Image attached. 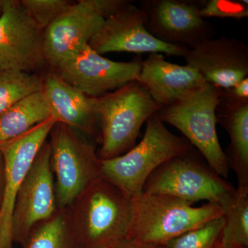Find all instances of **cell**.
<instances>
[{"label": "cell", "mask_w": 248, "mask_h": 248, "mask_svg": "<svg viewBox=\"0 0 248 248\" xmlns=\"http://www.w3.org/2000/svg\"><path fill=\"white\" fill-rule=\"evenodd\" d=\"M133 211V200L101 176L68 208L73 231L84 248H115L126 239Z\"/></svg>", "instance_id": "obj_1"}, {"label": "cell", "mask_w": 248, "mask_h": 248, "mask_svg": "<svg viewBox=\"0 0 248 248\" xmlns=\"http://www.w3.org/2000/svg\"><path fill=\"white\" fill-rule=\"evenodd\" d=\"M193 148L184 137L171 133L156 112L147 121L138 145L121 156L101 160L100 176L133 200L141 195L145 182L159 166Z\"/></svg>", "instance_id": "obj_2"}, {"label": "cell", "mask_w": 248, "mask_h": 248, "mask_svg": "<svg viewBox=\"0 0 248 248\" xmlns=\"http://www.w3.org/2000/svg\"><path fill=\"white\" fill-rule=\"evenodd\" d=\"M133 218L127 239L140 244L164 246L223 215L219 205L200 207L169 195L142 193L133 200Z\"/></svg>", "instance_id": "obj_3"}, {"label": "cell", "mask_w": 248, "mask_h": 248, "mask_svg": "<svg viewBox=\"0 0 248 248\" xmlns=\"http://www.w3.org/2000/svg\"><path fill=\"white\" fill-rule=\"evenodd\" d=\"M94 99L102 132L101 160L130 151L135 146L143 124L161 108L138 81Z\"/></svg>", "instance_id": "obj_4"}, {"label": "cell", "mask_w": 248, "mask_h": 248, "mask_svg": "<svg viewBox=\"0 0 248 248\" xmlns=\"http://www.w3.org/2000/svg\"><path fill=\"white\" fill-rule=\"evenodd\" d=\"M235 191L232 185L199 157L193 148L155 170L145 182L142 193L169 195L192 205L207 201L223 209Z\"/></svg>", "instance_id": "obj_5"}, {"label": "cell", "mask_w": 248, "mask_h": 248, "mask_svg": "<svg viewBox=\"0 0 248 248\" xmlns=\"http://www.w3.org/2000/svg\"><path fill=\"white\" fill-rule=\"evenodd\" d=\"M221 89L204 85L157 112L160 120L182 133L220 177H228L230 169L217 133L216 109Z\"/></svg>", "instance_id": "obj_6"}, {"label": "cell", "mask_w": 248, "mask_h": 248, "mask_svg": "<svg viewBox=\"0 0 248 248\" xmlns=\"http://www.w3.org/2000/svg\"><path fill=\"white\" fill-rule=\"evenodd\" d=\"M50 164L55 175V195L59 210L71 206L78 196L100 177L101 159L93 144L76 129L56 123L51 132Z\"/></svg>", "instance_id": "obj_7"}, {"label": "cell", "mask_w": 248, "mask_h": 248, "mask_svg": "<svg viewBox=\"0 0 248 248\" xmlns=\"http://www.w3.org/2000/svg\"><path fill=\"white\" fill-rule=\"evenodd\" d=\"M126 0H80L43 31L46 63L55 68L90 41Z\"/></svg>", "instance_id": "obj_8"}, {"label": "cell", "mask_w": 248, "mask_h": 248, "mask_svg": "<svg viewBox=\"0 0 248 248\" xmlns=\"http://www.w3.org/2000/svg\"><path fill=\"white\" fill-rule=\"evenodd\" d=\"M142 61L141 55L130 62L112 61L85 45L55 68V75L89 97L98 98L140 81Z\"/></svg>", "instance_id": "obj_9"}, {"label": "cell", "mask_w": 248, "mask_h": 248, "mask_svg": "<svg viewBox=\"0 0 248 248\" xmlns=\"http://www.w3.org/2000/svg\"><path fill=\"white\" fill-rule=\"evenodd\" d=\"M58 210L50 144L46 142L16 196L11 219L14 243L25 244L32 230L53 217Z\"/></svg>", "instance_id": "obj_10"}, {"label": "cell", "mask_w": 248, "mask_h": 248, "mask_svg": "<svg viewBox=\"0 0 248 248\" xmlns=\"http://www.w3.org/2000/svg\"><path fill=\"white\" fill-rule=\"evenodd\" d=\"M204 1L144 0L140 7L146 15L147 30L168 45L187 50L213 38L216 33L211 23L200 14Z\"/></svg>", "instance_id": "obj_11"}, {"label": "cell", "mask_w": 248, "mask_h": 248, "mask_svg": "<svg viewBox=\"0 0 248 248\" xmlns=\"http://www.w3.org/2000/svg\"><path fill=\"white\" fill-rule=\"evenodd\" d=\"M146 15L141 7L128 1L106 19L102 28L90 41L97 53H165L184 57L187 49L168 45L155 38L147 30Z\"/></svg>", "instance_id": "obj_12"}, {"label": "cell", "mask_w": 248, "mask_h": 248, "mask_svg": "<svg viewBox=\"0 0 248 248\" xmlns=\"http://www.w3.org/2000/svg\"><path fill=\"white\" fill-rule=\"evenodd\" d=\"M45 63L43 31L20 1L5 0L0 13V70L34 73Z\"/></svg>", "instance_id": "obj_13"}, {"label": "cell", "mask_w": 248, "mask_h": 248, "mask_svg": "<svg viewBox=\"0 0 248 248\" xmlns=\"http://www.w3.org/2000/svg\"><path fill=\"white\" fill-rule=\"evenodd\" d=\"M57 122L53 118L0 146L5 162V184L0 208V248H13L11 219L18 190L36 156Z\"/></svg>", "instance_id": "obj_14"}, {"label": "cell", "mask_w": 248, "mask_h": 248, "mask_svg": "<svg viewBox=\"0 0 248 248\" xmlns=\"http://www.w3.org/2000/svg\"><path fill=\"white\" fill-rule=\"evenodd\" d=\"M183 58L208 84L227 89L248 77V46L222 35L200 42Z\"/></svg>", "instance_id": "obj_15"}, {"label": "cell", "mask_w": 248, "mask_h": 248, "mask_svg": "<svg viewBox=\"0 0 248 248\" xmlns=\"http://www.w3.org/2000/svg\"><path fill=\"white\" fill-rule=\"evenodd\" d=\"M140 82L161 108L173 105L207 84L195 68L166 61L161 53L150 54L142 61Z\"/></svg>", "instance_id": "obj_16"}, {"label": "cell", "mask_w": 248, "mask_h": 248, "mask_svg": "<svg viewBox=\"0 0 248 248\" xmlns=\"http://www.w3.org/2000/svg\"><path fill=\"white\" fill-rule=\"evenodd\" d=\"M43 91L51 118L83 133L93 134L98 122L94 98L90 97L55 74L44 79Z\"/></svg>", "instance_id": "obj_17"}, {"label": "cell", "mask_w": 248, "mask_h": 248, "mask_svg": "<svg viewBox=\"0 0 248 248\" xmlns=\"http://www.w3.org/2000/svg\"><path fill=\"white\" fill-rule=\"evenodd\" d=\"M216 117L231 140L224 152L228 167L236 173L238 186H248V102H235L219 94Z\"/></svg>", "instance_id": "obj_18"}, {"label": "cell", "mask_w": 248, "mask_h": 248, "mask_svg": "<svg viewBox=\"0 0 248 248\" xmlns=\"http://www.w3.org/2000/svg\"><path fill=\"white\" fill-rule=\"evenodd\" d=\"M50 118L43 90L21 99L0 115V146Z\"/></svg>", "instance_id": "obj_19"}, {"label": "cell", "mask_w": 248, "mask_h": 248, "mask_svg": "<svg viewBox=\"0 0 248 248\" xmlns=\"http://www.w3.org/2000/svg\"><path fill=\"white\" fill-rule=\"evenodd\" d=\"M225 225L220 244L223 248H248V186H238L223 208Z\"/></svg>", "instance_id": "obj_20"}, {"label": "cell", "mask_w": 248, "mask_h": 248, "mask_svg": "<svg viewBox=\"0 0 248 248\" xmlns=\"http://www.w3.org/2000/svg\"><path fill=\"white\" fill-rule=\"evenodd\" d=\"M79 244L72 227L68 208L59 210L32 230L26 248H76Z\"/></svg>", "instance_id": "obj_21"}, {"label": "cell", "mask_w": 248, "mask_h": 248, "mask_svg": "<svg viewBox=\"0 0 248 248\" xmlns=\"http://www.w3.org/2000/svg\"><path fill=\"white\" fill-rule=\"evenodd\" d=\"M44 78L34 73L0 70V115L21 99L42 91Z\"/></svg>", "instance_id": "obj_22"}, {"label": "cell", "mask_w": 248, "mask_h": 248, "mask_svg": "<svg viewBox=\"0 0 248 248\" xmlns=\"http://www.w3.org/2000/svg\"><path fill=\"white\" fill-rule=\"evenodd\" d=\"M225 225L223 216L174 238L165 248H215L219 243Z\"/></svg>", "instance_id": "obj_23"}, {"label": "cell", "mask_w": 248, "mask_h": 248, "mask_svg": "<svg viewBox=\"0 0 248 248\" xmlns=\"http://www.w3.org/2000/svg\"><path fill=\"white\" fill-rule=\"evenodd\" d=\"M21 4L41 31H44L72 4L67 0H22Z\"/></svg>", "instance_id": "obj_24"}, {"label": "cell", "mask_w": 248, "mask_h": 248, "mask_svg": "<svg viewBox=\"0 0 248 248\" xmlns=\"http://www.w3.org/2000/svg\"><path fill=\"white\" fill-rule=\"evenodd\" d=\"M203 18H232L241 20L248 17V1L246 0H208L200 9Z\"/></svg>", "instance_id": "obj_25"}, {"label": "cell", "mask_w": 248, "mask_h": 248, "mask_svg": "<svg viewBox=\"0 0 248 248\" xmlns=\"http://www.w3.org/2000/svg\"><path fill=\"white\" fill-rule=\"evenodd\" d=\"M222 97L235 102H248V77L227 89H221Z\"/></svg>", "instance_id": "obj_26"}, {"label": "cell", "mask_w": 248, "mask_h": 248, "mask_svg": "<svg viewBox=\"0 0 248 248\" xmlns=\"http://www.w3.org/2000/svg\"><path fill=\"white\" fill-rule=\"evenodd\" d=\"M115 248H165V246L140 244L133 240L126 239L117 245Z\"/></svg>", "instance_id": "obj_27"}, {"label": "cell", "mask_w": 248, "mask_h": 248, "mask_svg": "<svg viewBox=\"0 0 248 248\" xmlns=\"http://www.w3.org/2000/svg\"><path fill=\"white\" fill-rule=\"evenodd\" d=\"M5 184V162L4 156L0 150V208L2 203Z\"/></svg>", "instance_id": "obj_28"}, {"label": "cell", "mask_w": 248, "mask_h": 248, "mask_svg": "<svg viewBox=\"0 0 248 248\" xmlns=\"http://www.w3.org/2000/svg\"><path fill=\"white\" fill-rule=\"evenodd\" d=\"M5 0H0V13H1V9H2L3 6H4Z\"/></svg>", "instance_id": "obj_29"}, {"label": "cell", "mask_w": 248, "mask_h": 248, "mask_svg": "<svg viewBox=\"0 0 248 248\" xmlns=\"http://www.w3.org/2000/svg\"><path fill=\"white\" fill-rule=\"evenodd\" d=\"M215 248H222L221 244H220V241H219V243H218V244L217 245V247Z\"/></svg>", "instance_id": "obj_30"}]
</instances>
